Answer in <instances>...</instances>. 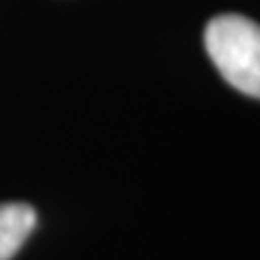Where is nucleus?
I'll return each mask as SVG.
<instances>
[{
	"label": "nucleus",
	"mask_w": 260,
	"mask_h": 260,
	"mask_svg": "<svg viewBox=\"0 0 260 260\" xmlns=\"http://www.w3.org/2000/svg\"><path fill=\"white\" fill-rule=\"evenodd\" d=\"M204 46L228 83L260 100V24L237 13L217 15L206 24Z\"/></svg>",
	"instance_id": "1"
},
{
	"label": "nucleus",
	"mask_w": 260,
	"mask_h": 260,
	"mask_svg": "<svg viewBox=\"0 0 260 260\" xmlns=\"http://www.w3.org/2000/svg\"><path fill=\"white\" fill-rule=\"evenodd\" d=\"M35 208L22 202L0 204V260H11L35 230Z\"/></svg>",
	"instance_id": "2"
}]
</instances>
